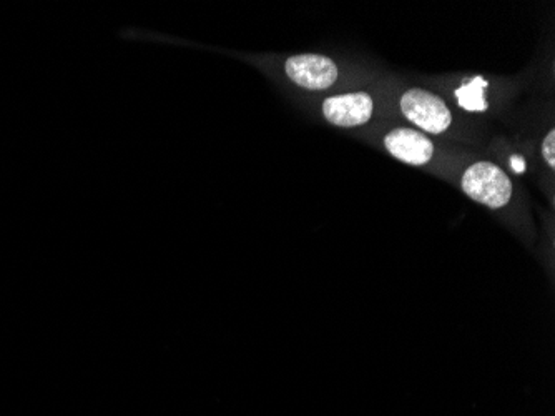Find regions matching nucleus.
Instances as JSON below:
<instances>
[{"instance_id":"obj_1","label":"nucleus","mask_w":555,"mask_h":416,"mask_svg":"<svg viewBox=\"0 0 555 416\" xmlns=\"http://www.w3.org/2000/svg\"><path fill=\"white\" fill-rule=\"evenodd\" d=\"M461 187L469 199L489 208L506 207L511 202V179L492 162L472 164L462 175Z\"/></svg>"},{"instance_id":"obj_2","label":"nucleus","mask_w":555,"mask_h":416,"mask_svg":"<svg viewBox=\"0 0 555 416\" xmlns=\"http://www.w3.org/2000/svg\"><path fill=\"white\" fill-rule=\"evenodd\" d=\"M399 105L406 119L418 125L419 129L426 130L428 134H443L451 125V112L447 109L446 102L428 90H408L401 97Z\"/></svg>"},{"instance_id":"obj_3","label":"nucleus","mask_w":555,"mask_h":416,"mask_svg":"<svg viewBox=\"0 0 555 416\" xmlns=\"http://www.w3.org/2000/svg\"><path fill=\"white\" fill-rule=\"evenodd\" d=\"M285 72L293 84L308 90H325L338 80V67L325 55H293L286 60Z\"/></svg>"},{"instance_id":"obj_4","label":"nucleus","mask_w":555,"mask_h":416,"mask_svg":"<svg viewBox=\"0 0 555 416\" xmlns=\"http://www.w3.org/2000/svg\"><path fill=\"white\" fill-rule=\"evenodd\" d=\"M374 104L366 92L336 95L323 102V115L336 127H358L369 122Z\"/></svg>"},{"instance_id":"obj_5","label":"nucleus","mask_w":555,"mask_h":416,"mask_svg":"<svg viewBox=\"0 0 555 416\" xmlns=\"http://www.w3.org/2000/svg\"><path fill=\"white\" fill-rule=\"evenodd\" d=\"M389 154L408 165H426L434 155V144L426 135L413 129H394L384 137Z\"/></svg>"},{"instance_id":"obj_6","label":"nucleus","mask_w":555,"mask_h":416,"mask_svg":"<svg viewBox=\"0 0 555 416\" xmlns=\"http://www.w3.org/2000/svg\"><path fill=\"white\" fill-rule=\"evenodd\" d=\"M486 87V80L474 77L456 90L457 104L469 112H484L487 110V100L484 97Z\"/></svg>"},{"instance_id":"obj_7","label":"nucleus","mask_w":555,"mask_h":416,"mask_svg":"<svg viewBox=\"0 0 555 416\" xmlns=\"http://www.w3.org/2000/svg\"><path fill=\"white\" fill-rule=\"evenodd\" d=\"M542 157L546 160L547 165H551L552 169L555 167V130L552 129L546 135V139L542 142Z\"/></svg>"},{"instance_id":"obj_8","label":"nucleus","mask_w":555,"mask_h":416,"mask_svg":"<svg viewBox=\"0 0 555 416\" xmlns=\"http://www.w3.org/2000/svg\"><path fill=\"white\" fill-rule=\"evenodd\" d=\"M511 164L512 170H514V172H517V174L526 170V164H524V160H522L521 157H517V155H514V157H512Z\"/></svg>"}]
</instances>
